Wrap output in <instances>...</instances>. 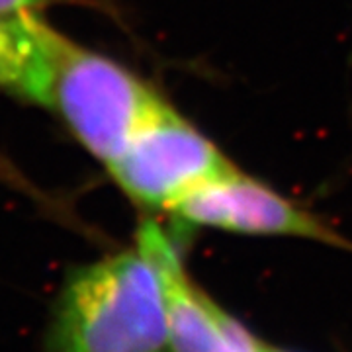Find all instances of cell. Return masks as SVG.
Wrapping results in <instances>:
<instances>
[{"label":"cell","mask_w":352,"mask_h":352,"mask_svg":"<svg viewBox=\"0 0 352 352\" xmlns=\"http://www.w3.org/2000/svg\"><path fill=\"white\" fill-rule=\"evenodd\" d=\"M45 352H170L163 278L149 252L135 243L67 278Z\"/></svg>","instance_id":"cell-1"},{"label":"cell","mask_w":352,"mask_h":352,"mask_svg":"<svg viewBox=\"0 0 352 352\" xmlns=\"http://www.w3.org/2000/svg\"><path fill=\"white\" fill-rule=\"evenodd\" d=\"M24 98L57 112L82 147L112 164L166 100L138 75L43 28L41 51Z\"/></svg>","instance_id":"cell-2"},{"label":"cell","mask_w":352,"mask_h":352,"mask_svg":"<svg viewBox=\"0 0 352 352\" xmlns=\"http://www.w3.org/2000/svg\"><path fill=\"white\" fill-rule=\"evenodd\" d=\"M233 166L212 139L166 102L108 170L141 208L170 214L186 196Z\"/></svg>","instance_id":"cell-3"},{"label":"cell","mask_w":352,"mask_h":352,"mask_svg":"<svg viewBox=\"0 0 352 352\" xmlns=\"http://www.w3.org/2000/svg\"><path fill=\"white\" fill-rule=\"evenodd\" d=\"M170 214L190 227L256 237H298L352 252V241L337 229L237 166L192 192Z\"/></svg>","instance_id":"cell-4"},{"label":"cell","mask_w":352,"mask_h":352,"mask_svg":"<svg viewBox=\"0 0 352 352\" xmlns=\"http://www.w3.org/2000/svg\"><path fill=\"white\" fill-rule=\"evenodd\" d=\"M24 63L22 16H0V87L12 88Z\"/></svg>","instance_id":"cell-5"},{"label":"cell","mask_w":352,"mask_h":352,"mask_svg":"<svg viewBox=\"0 0 352 352\" xmlns=\"http://www.w3.org/2000/svg\"><path fill=\"white\" fill-rule=\"evenodd\" d=\"M221 352H258V337H254L229 311H226L223 317V351Z\"/></svg>","instance_id":"cell-6"},{"label":"cell","mask_w":352,"mask_h":352,"mask_svg":"<svg viewBox=\"0 0 352 352\" xmlns=\"http://www.w3.org/2000/svg\"><path fill=\"white\" fill-rule=\"evenodd\" d=\"M43 0H0V16L30 12V8L41 4Z\"/></svg>","instance_id":"cell-7"},{"label":"cell","mask_w":352,"mask_h":352,"mask_svg":"<svg viewBox=\"0 0 352 352\" xmlns=\"http://www.w3.org/2000/svg\"><path fill=\"white\" fill-rule=\"evenodd\" d=\"M258 352H294V351H288V349H284V346H276V344H272V342H266V340L258 339Z\"/></svg>","instance_id":"cell-8"}]
</instances>
